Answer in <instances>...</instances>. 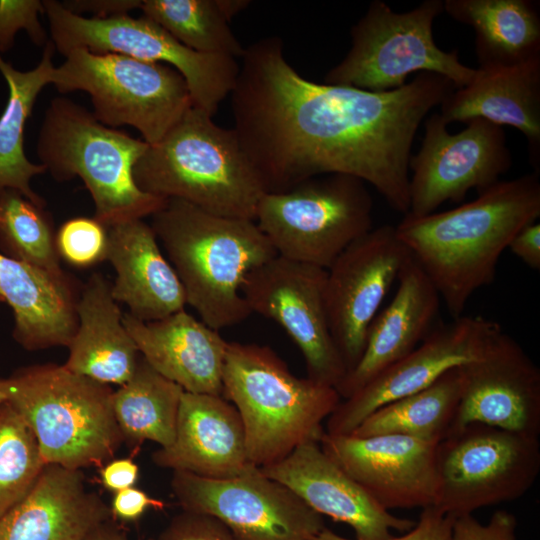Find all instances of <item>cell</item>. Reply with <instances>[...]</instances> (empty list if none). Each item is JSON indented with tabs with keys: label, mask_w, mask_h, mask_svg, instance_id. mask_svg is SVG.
<instances>
[{
	"label": "cell",
	"mask_w": 540,
	"mask_h": 540,
	"mask_svg": "<svg viewBox=\"0 0 540 540\" xmlns=\"http://www.w3.org/2000/svg\"><path fill=\"white\" fill-rule=\"evenodd\" d=\"M240 60L233 130L266 193L346 174L408 213L412 144L426 115L456 89L449 79L421 72L383 92L316 83L288 63L278 36L252 43Z\"/></svg>",
	"instance_id": "obj_1"
},
{
	"label": "cell",
	"mask_w": 540,
	"mask_h": 540,
	"mask_svg": "<svg viewBox=\"0 0 540 540\" xmlns=\"http://www.w3.org/2000/svg\"><path fill=\"white\" fill-rule=\"evenodd\" d=\"M539 216L540 179L533 172L500 180L447 211L405 214L395 229L455 319L477 290L494 281L515 234Z\"/></svg>",
	"instance_id": "obj_2"
},
{
	"label": "cell",
	"mask_w": 540,
	"mask_h": 540,
	"mask_svg": "<svg viewBox=\"0 0 540 540\" xmlns=\"http://www.w3.org/2000/svg\"><path fill=\"white\" fill-rule=\"evenodd\" d=\"M151 227L185 292L186 304L217 331L244 321L247 275L277 254L254 220L210 214L167 199Z\"/></svg>",
	"instance_id": "obj_3"
},
{
	"label": "cell",
	"mask_w": 540,
	"mask_h": 540,
	"mask_svg": "<svg viewBox=\"0 0 540 540\" xmlns=\"http://www.w3.org/2000/svg\"><path fill=\"white\" fill-rule=\"evenodd\" d=\"M210 114L189 108L133 167L144 193L178 199L210 214L255 220L266 193L233 129L216 125Z\"/></svg>",
	"instance_id": "obj_4"
},
{
	"label": "cell",
	"mask_w": 540,
	"mask_h": 540,
	"mask_svg": "<svg viewBox=\"0 0 540 540\" xmlns=\"http://www.w3.org/2000/svg\"><path fill=\"white\" fill-rule=\"evenodd\" d=\"M222 381L243 423L247 459L261 468L319 443L341 402L334 387L296 377L271 348L253 343L228 342Z\"/></svg>",
	"instance_id": "obj_5"
},
{
	"label": "cell",
	"mask_w": 540,
	"mask_h": 540,
	"mask_svg": "<svg viewBox=\"0 0 540 540\" xmlns=\"http://www.w3.org/2000/svg\"><path fill=\"white\" fill-rule=\"evenodd\" d=\"M5 402L33 431L45 464L82 470L113 459L123 438L107 385L64 364L18 368L0 379Z\"/></svg>",
	"instance_id": "obj_6"
},
{
	"label": "cell",
	"mask_w": 540,
	"mask_h": 540,
	"mask_svg": "<svg viewBox=\"0 0 540 540\" xmlns=\"http://www.w3.org/2000/svg\"><path fill=\"white\" fill-rule=\"evenodd\" d=\"M147 147L72 100L56 97L45 111L36 151L55 180L77 176L83 181L95 205L94 218L108 228L152 216L166 202L135 184L133 167Z\"/></svg>",
	"instance_id": "obj_7"
},
{
	"label": "cell",
	"mask_w": 540,
	"mask_h": 540,
	"mask_svg": "<svg viewBox=\"0 0 540 540\" xmlns=\"http://www.w3.org/2000/svg\"><path fill=\"white\" fill-rule=\"evenodd\" d=\"M442 12L443 0H425L406 12L373 0L351 27L350 50L324 83L383 92L404 86L420 71L444 76L456 89L466 86L476 69L461 63L457 49H440L433 37L434 20Z\"/></svg>",
	"instance_id": "obj_8"
},
{
	"label": "cell",
	"mask_w": 540,
	"mask_h": 540,
	"mask_svg": "<svg viewBox=\"0 0 540 540\" xmlns=\"http://www.w3.org/2000/svg\"><path fill=\"white\" fill-rule=\"evenodd\" d=\"M64 57L50 84L61 93L86 92L98 121L111 128L132 126L149 145L159 142L193 106L185 79L167 64L86 48Z\"/></svg>",
	"instance_id": "obj_9"
},
{
	"label": "cell",
	"mask_w": 540,
	"mask_h": 540,
	"mask_svg": "<svg viewBox=\"0 0 540 540\" xmlns=\"http://www.w3.org/2000/svg\"><path fill=\"white\" fill-rule=\"evenodd\" d=\"M366 183L346 174L309 178L261 198L255 223L278 256L323 269L373 229Z\"/></svg>",
	"instance_id": "obj_10"
},
{
	"label": "cell",
	"mask_w": 540,
	"mask_h": 540,
	"mask_svg": "<svg viewBox=\"0 0 540 540\" xmlns=\"http://www.w3.org/2000/svg\"><path fill=\"white\" fill-rule=\"evenodd\" d=\"M43 6L51 42L63 56L75 48H86L93 53H116L145 62L166 63L185 79L193 107L211 116L235 86L237 59L196 52L145 16L85 17L70 12L55 0H44Z\"/></svg>",
	"instance_id": "obj_11"
},
{
	"label": "cell",
	"mask_w": 540,
	"mask_h": 540,
	"mask_svg": "<svg viewBox=\"0 0 540 540\" xmlns=\"http://www.w3.org/2000/svg\"><path fill=\"white\" fill-rule=\"evenodd\" d=\"M439 512L457 518L525 495L540 473L538 437L471 423L438 443Z\"/></svg>",
	"instance_id": "obj_12"
},
{
	"label": "cell",
	"mask_w": 540,
	"mask_h": 540,
	"mask_svg": "<svg viewBox=\"0 0 540 540\" xmlns=\"http://www.w3.org/2000/svg\"><path fill=\"white\" fill-rule=\"evenodd\" d=\"M171 488L183 511L216 518L237 540H309L325 528L322 515L251 463L226 479L173 471Z\"/></svg>",
	"instance_id": "obj_13"
},
{
	"label": "cell",
	"mask_w": 540,
	"mask_h": 540,
	"mask_svg": "<svg viewBox=\"0 0 540 540\" xmlns=\"http://www.w3.org/2000/svg\"><path fill=\"white\" fill-rule=\"evenodd\" d=\"M447 126L439 112L425 121L421 147L409 161V215L433 213L446 201L459 203L469 190L480 193L499 182L512 166L503 127L482 118L466 122L456 134Z\"/></svg>",
	"instance_id": "obj_14"
},
{
	"label": "cell",
	"mask_w": 540,
	"mask_h": 540,
	"mask_svg": "<svg viewBox=\"0 0 540 540\" xmlns=\"http://www.w3.org/2000/svg\"><path fill=\"white\" fill-rule=\"evenodd\" d=\"M327 270L276 255L251 271L242 294L251 313L278 323L300 349L307 377L336 389L347 373L331 335Z\"/></svg>",
	"instance_id": "obj_15"
},
{
	"label": "cell",
	"mask_w": 540,
	"mask_h": 540,
	"mask_svg": "<svg viewBox=\"0 0 540 540\" xmlns=\"http://www.w3.org/2000/svg\"><path fill=\"white\" fill-rule=\"evenodd\" d=\"M411 258L395 226L382 225L354 241L327 269L329 327L347 373L358 363L372 321Z\"/></svg>",
	"instance_id": "obj_16"
},
{
	"label": "cell",
	"mask_w": 540,
	"mask_h": 540,
	"mask_svg": "<svg viewBox=\"0 0 540 540\" xmlns=\"http://www.w3.org/2000/svg\"><path fill=\"white\" fill-rule=\"evenodd\" d=\"M502 330L490 319L464 315L433 328L407 356L341 401L327 418L325 432L352 433L382 405L418 392L447 371L480 357Z\"/></svg>",
	"instance_id": "obj_17"
},
{
	"label": "cell",
	"mask_w": 540,
	"mask_h": 540,
	"mask_svg": "<svg viewBox=\"0 0 540 540\" xmlns=\"http://www.w3.org/2000/svg\"><path fill=\"white\" fill-rule=\"evenodd\" d=\"M461 370L462 393L448 436L481 423L539 437L540 369L514 338L502 330Z\"/></svg>",
	"instance_id": "obj_18"
},
{
	"label": "cell",
	"mask_w": 540,
	"mask_h": 540,
	"mask_svg": "<svg viewBox=\"0 0 540 540\" xmlns=\"http://www.w3.org/2000/svg\"><path fill=\"white\" fill-rule=\"evenodd\" d=\"M319 445L384 509L434 505L438 443L403 435L357 437L325 432Z\"/></svg>",
	"instance_id": "obj_19"
},
{
	"label": "cell",
	"mask_w": 540,
	"mask_h": 540,
	"mask_svg": "<svg viewBox=\"0 0 540 540\" xmlns=\"http://www.w3.org/2000/svg\"><path fill=\"white\" fill-rule=\"evenodd\" d=\"M260 469L315 512L351 526L356 540H387L391 529L409 531L416 523L379 505L317 442L301 444L281 461Z\"/></svg>",
	"instance_id": "obj_20"
},
{
	"label": "cell",
	"mask_w": 540,
	"mask_h": 540,
	"mask_svg": "<svg viewBox=\"0 0 540 540\" xmlns=\"http://www.w3.org/2000/svg\"><path fill=\"white\" fill-rule=\"evenodd\" d=\"M81 471L45 464L31 489L0 518V540H88L112 517Z\"/></svg>",
	"instance_id": "obj_21"
},
{
	"label": "cell",
	"mask_w": 540,
	"mask_h": 540,
	"mask_svg": "<svg viewBox=\"0 0 540 540\" xmlns=\"http://www.w3.org/2000/svg\"><path fill=\"white\" fill-rule=\"evenodd\" d=\"M152 460L162 468L207 478L238 475L250 463L238 410L223 396L184 391L175 440L153 452Z\"/></svg>",
	"instance_id": "obj_22"
},
{
	"label": "cell",
	"mask_w": 540,
	"mask_h": 540,
	"mask_svg": "<svg viewBox=\"0 0 540 540\" xmlns=\"http://www.w3.org/2000/svg\"><path fill=\"white\" fill-rule=\"evenodd\" d=\"M123 324L140 355L162 376L185 392L223 396L228 341L219 331L184 309L147 322L126 312Z\"/></svg>",
	"instance_id": "obj_23"
},
{
	"label": "cell",
	"mask_w": 540,
	"mask_h": 540,
	"mask_svg": "<svg viewBox=\"0 0 540 540\" xmlns=\"http://www.w3.org/2000/svg\"><path fill=\"white\" fill-rule=\"evenodd\" d=\"M397 281L392 301L369 327L358 363L336 387L343 400L407 356L432 330L441 300L434 285L412 258Z\"/></svg>",
	"instance_id": "obj_24"
},
{
	"label": "cell",
	"mask_w": 540,
	"mask_h": 540,
	"mask_svg": "<svg viewBox=\"0 0 540 540\" xmlns=\"http://www.w3.org/2000/svg\"><path fill=\"white\" fill-rule=\"evenodd\" d=\"M106 258L114 268L112 296L141 321L163 319L186 305L182 284L143 219L107 228Z\"/></svg>",
	"instance_id": "obj_25"
},
{
	"label": "cell",
	"mask_w": 540,
	"mask_h": 540,
	"mask_svg": "<svg viewBox=\"0 0 540 540\" xmlns=\"http://www.w3.org/2000/svg\"><path fill=\"white\" fill-rule=\"evenodd\" d=\"M449 125L475 118L518 129L526 138L528 159L540 173V59L498 67H478L472 81L440 104Z\"/></svg>",
	"instance_id": "obj_26"
},
{
	"label": "cell",
	"mask_w": 540,
	"mask_h": 540,
	"mask_svg": "<svg viewBox=\"0 0 540 540\" xmlns=\"http://www.w3.org/2000/svg\"><path fill=\"white\" fill-rule=\"evenodd\" d=\"M0 296L13 310V338L28 351L68 347L77 328L72 280L0 253Z\"/></svg>",
	"instance_id": "obj_27"
},
{
	"label": "cell",
	"mask_w": 540,
	"mask_h": 540,
	"mask_svg": "<svg viewBox=\"0 0 540 540\" xmlns=\"http://www.w3.org/2000/svg\"><path fill=\"white\" fill-rule=\"evenodd\" d=\"M112 282L94 273L79 294L77 328L64 366L103 384L122 385L133 375L140 352L123 324Z\"/></svg>",
	"instance_id": "obj_28"
},
{
	"label": "cell",
	"mask_w": 540,
	"mask_h": 540,
	"mask_svg": "<svg viewBox=\"0 0 540 540\" xmlns=\"http://www.w3.org/2000/svg\"><path fill=\"white\" fill-rule=\"evenodd\" d=\"M444 11L475 31L479 67L540 59V5L535 0H445Z\"/></svg>",
	"instance_id": "obj_29"
},
{
	"label": "cell",
	"mask_w": 540,
	"mask_h": 540,
	"mask_svg": "<svg viewBox=\"0 0 540 540\" xmlns=\"http://www.w3.org/2000/svg\"><path fill=\"white\" fill-rule=\"evenodd\" d=\"M54 49L53 43L48 41L39 64L25 72L16 70L0 54V72L9 89L7 105L0 117V193L6 189L16 190L40 207H45V200L32 189L30 181L47 171L42 164H34L26 157L24 127L40 91L50 84L55 67Z\"/></svg>",
	"instance_id": "obj_30"
},
{
	"label": "cell",
	"mask_w": 540,
	"mask_h": 540,
	"mask_svg": "<svg viewBox=\"0 0 540 540\" xmlns=\"http://www.w3.org/2000/svg\"><path fill=\"white\" fill-rule=\"evenodd\" d=\"M183 393L140 356L130 379L113 392V412L123 442L137 447L148 440L169 447L175 440Z\"/></svg>",
	"instance_id": "obj_31"
},
{
	"label": "cell",
	"mask_w": 540,
	"mask_h": 540,
	"mask_svg": "<svg viewBox=\"0 0 540 540\" xmlns=\"http://www.w3.org/2000/svg\"><path fill=\"white\" fill-rule=\"evenodd\" d=\"M461 366L447 371L428 387L377 408L350 434L403 435L441 442L450 433L460 402Z\"/></svg>",
	"instance_id": "obj_32"
},
{
	"label": "cell",
	"mask_w": 540,
	"mask_h": 540,
	"mask_svg": "<svg viewBox=\"0 0 540 540\" xmlns=\"http://www.w3.org/2000/svg\"><path fill=\"white\" fill-rule=\"evenodd\" d=\"M140 9L143 16L196 52L235 59L244 54L219 0H142Z\"/></svg>",
	"instance_id": "obj_33"
},
{
	"label": "cell",
	"mask_w": 540,
	"mask_h": 540,
	"mask_svg": "<svg viewBox=\"0 0 540 540\" xmlns=\"http://www.w3.org/2000/svg\"><path fill=\"white\" fill-rule=\"evenodd\" d=\"M0 250L2 254L64 274L56 249L50 216L21 193L6 189L0 193Z\"/></svg>",
	"instance_id": "obj_34"
},
{
	"label": "cell",
	"mask_w": 540,
	"mask_h": 540,
	"mask_svg": "<svg viewBox=\"0 0 540 540\" xmlns=\"http://www.w3.org/2000/svg\"><path fill=\"white\" fill-rule=\"evenodd\" d=\"M44 466L33 431L4 402L0 405V518L26 495Z\"/></svg>",
	"instance_id": "obj_35"
},
{
	"label": "cell",
	"mask_w": 540,
	"mask_h": 540,
	"mask_svg": "<svg viewBox=\"0 0 540 540\" xmlns=\"http://www.w3.org/2000/svg\"><path fill=\"white\" fill-rule=\"evenodd\" d=\"M107 228L97 219L75 217L64 222L55 236L59 257L78 267L104 261L107 251Z\"/></svg>",
	"instance_id": "obj_36"
},
{
	"label": "cell",
	"mask_w": 540,
	"mask_h": 540,
	"mask_svg": "<svg viewBox=\"0 0 540 540\" xmlns=\"http://www.w3.org/2000/svg\"><path fill=\"white\" fill-rule=\"evenodd\" d=\"M40 14H44L43 1L0 0V54L12 47L20 30H25L36 45L45 46L49 40Z\"/></svg>",
	"instance_id": "obj_37"
},
{
	"label": "cell",
	"mask_w": 540,
	"mask_h": 540,
	"mask_svg": "<svg viewBox=\"0 0 540 540\" xmlns=\"http://www.w3.org/2000/svg\"><path fill=\"white\" fill-rule=\"evenodd\" d=\"M156 540H237L216 518L182 511L171 519Z\"/></svg>",
	"instance_id": "obj_38"
},
{
	"label": "cell",
	"mask_w": 540,
	"mask_h": 540,
	"mask_svg": "<svg viewBox=\"0 0 540 540\" xmlns=\"http://www.w3.org/2000/svg\"><path fill=\"white\" fill-rule=\"evenodd\" d=\"M517 520L507 510H497L487 524L472 514L457 517L452 528V540H516Z\"/></svg>",
	"instance_id": "obj_39"
},
{
	"label": "cell",
	"mask_w": 540,
	"mask_h": 540,
	"mask_svg": "<svg viewBox=\"0 0 540 540\" xmlns=\"http://www.w3.org/2000/svg\"><path fill=\"white\" fill-rule=\"evenodd\" d=\"M455 518L439 512L433 506L422 510L419 520L407 534L390 537L387 540H452V528ZM309 540H351L344 538L328 528H323Z\"/></svg>",
	"instance_id": "obj_40"
},
{
	"label": "cell",
	"mask_w": 540,
	"mask_h": 540,
	"mask_svg": "<svg viewBox=\"0 0 540 540\" xmlns=\"http://www.w3.org/2000/svg\"><path fill=\"white\" fill-rule=\"evenodd\" d=\"M164 501L151 497L145 491L129 487L114 494L110 507L114 521L134 522L149 509L163 510Z\"/></svg>",
	"instance_id": "obj_41"
},
{
	"label": "cell",
	"mask_w": 540,
	"mask_h": 540,
	"mask_svg": "<svg viewBox=\"0 0 540 540\" xmlns=\"http://www.w3.org/2000/svg\"><path fill=\"white\" fill-rule=\"evenodd\" d=\"M102 485L114 493L133 487L139 477V467L132 458L111 459L99 471Z\"/></svg>",
	"instance_id": "obj_42"
},
{
	"label": "cell",
	"mask_w": 540,
	"mask_h": 540,
	"mask_svg": "<svg viewBox=\"0 0 540 540\" xmlns=\"http://www.w3.org/2000/svg\"><path fill=\"white\" fill-rule=\"evenodd\" d=\"M142 0H66L61 4L77 15L92 13L95 18L128 14L132 9L140 8Z\"/></svg>",
	"instance_id": "obj_43"
},
{
	"label": "cell",
	"mask_w": 540,
	"mask_h": 540,
	"mask_svg": "<svg viewBox=\"0 0 540 540\" xmlns=\"http://www.w3.org/2000/svg\"><path fill=\"white\" fill-rule=\"evenodd\" d=\"M508 249L534 270L540 269V223L532 222L512 238Z\"/></svg>",
	"instance_id": "obj_44"
},
{
	"label": "cell",
	"mask_w": 540,
	"mask_h": 540,
	"mask_svg": "<svg viewBox=\"0 0 540 540\" xmlns=\"http://www.w3.org/2000/svg\"><path fill=\"white\" fill-rule=\"evenodd\" d=\"M88 540H129L127 535L117 527L113 519H109L100 525L89 537ZM156 540V539H148Z\"/></svg>",
	"instance_id": "obj_45"
},
{
	"label": "cell",
	"mask_w": 540,
	"mask_h": 540,
	"mask_svg": "<svg viewBox=\"0 0 540 540\" xmlns=\"http://www.w3.org/2000/svg\"><path fill=\"white\" fill-rule=\"evenodd\" d=\"M220 7L226 16V18L229 20V22L233 19L235 15H237L239 12L244 10L250 3V1L247 0H219Z\"/></svg>",
	"instance_id": "obj_46"
},
{
	"label": "cell",
	"mask_w": 540,
	"mask_h": 540,
	"mask_svg": "<svg viewBox=\"0 0 540 540\" xmlns=\"http://www.w3.org/2000/svg\"><path fill=\"white\" fill-rule=\"evenodd\" d=\"M5 402V395L0 387V405Z\"/></svg>",
	"instance_id": "obj_47"
},
{
	"label": "cell",
	"mask_w": 540,
	"mask_h": 540,
	"mask_svg": "<svg viewBox=\"0 0 540 540\" xmlns=\"http://www.w3.org/2000/svg\"><path fill=\"white\" fill-rule=\"evenodd\" d=\"M0 302H3V299H2V297H1V296H0Z\"/></svg>",
	"instance_id": "obj_48"
}]
</instances>
